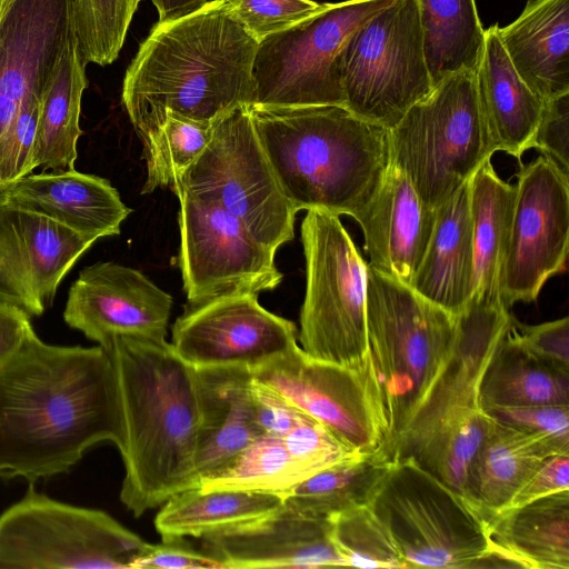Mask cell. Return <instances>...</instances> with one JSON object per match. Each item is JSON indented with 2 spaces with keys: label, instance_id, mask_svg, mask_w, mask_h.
I'll use <instances>...</instances> for the list:
<instances>
[{
  "label": "cell",
  "instance_id": "obj_1",
  "mask_svg": "<svg viewBox=\"0 0 569 569\" xmlns=\"http://www.w3.org/2000/svg\"><path fill=\"white\" fill-rule=\"evenodd\" d=\"M103 441L123 445L109 353L49 345L32 328L0 365V476L33 483L69 471Z\"/></svg>",
  "mask_w": 569,
  "mask_h": 569
},
{
  "label": "cell",
  "instance_id": "obj_2",
  "mask_svg": "<svg viewBox=\"0 0 569 569\" xmlns=\"http://www.w3.org/2000/svg\"><path fill=\"white\" fill-rule=\"evenodd\" d=\"M258 44L224 0L153 24L122 86L123 106L142 143L168 111L212 122L236 107L254 104Z\"/></svg>",
  "mask_w": 569,
  "mask_h": 569
},
{
  "label": "cell",
  "instance_id": "obj_3",
  "mask_svg": "<svg viewBox=\"0 0 569 569\" xmlns=\"http://www.w3.org/2000/svg\"><path fill=\"white\" fill-rule=\"evenodd\" d=\"M104 349L113 363L123 422L120 500L140 517L200 487L194 368L167 341L117 336Z\"/></svg>",
  "mask_w": 569,
  "mask_h": 569
},
{
  "label": "cell",
  "instance_id": "obj_4",
  "mask_svg": "<svg viewBox=\"0 0 569 569\" xmlns=\"http://www.w3.org/2000/svg\"><path fill=\"white\" fill-rule=\"evenodd\" d=\"M251 121L284 197L296 209L353 219L390 162L388 129L343 106H249Z\"/></svg>",
  "mask_w": 569,
  "mask_h": 569
},
{
  "label": "cell",
  "instance_id": "obj_5",
  "mask_svg": "<svg viewBox=\"0 0 569 569\" xmlns=\"http://www.w3.org/2000/svg\"><path fill=\"white\" fill-rule=\"evenodd\" d=\"M368 352L387 421V451L449 361L457 316L410 286L367 268Z\"/></svg>",
  "mask_w": 569,
  "mask_h": 569
},
{
  "label": "cell",
  "instance_id": "obj_6",
  "mask_svg": "<svg viewBox=\"0 0 569 569\" xmlns=\"http://www.w3.org/2000/svg\"><path fill=\"white\" fill-rule=\"evenodd\" d=\"M388 136L390 162L433 210L496 152L480 112L473 70L450 73L435 83L388 129Z\"/></svg>",
  "mask_w": 569,
  "mask_h": 569
},
{
  "label": "cell",
  "instance_id": "obj_7",
  "mask_svg": "<svg viewBox=\"0 0 569 569\" xmlns=\"http://www.w3.org/2000/svg\"><path fill=\"white\" fill-rule=\"evenodd\" d=\"M368 507L407 568H471L491 553L485 521L411 458L393 459Z\"/></svg>",
  "mask_w": 569,
  "mask_h": 569
},
{
  "label": "cell",
  "instance_id": "obj_8",
  "mask_svg": "<svg viewBox=\"0 0 569 569\" xmlns=\"http://www.w3.org/2000/svg\"><path fill=\"white\" fill-rule=\"evenodd\" d=\"M306 293L300 348L311 358L353 365L368 356L367 268L339 216L308 210L301 223Z\"/></svg>",
  "mask_w": 569,
  "mask_h": 569
},
{
  "label": "cell",
  "instance_id": "obj_9",
  "mask_svg": "<svg viewBox=\"0 0 569 569\" xmlns=\"http://www.w3.org/2000/svg\"><path fill=\"white\" fill-rule=\"evenodd\" d=\"M171 186L223 208L274 252L293 238L297 211L273 174L249 106L236 107L212 121L208 143Z\"/></svg>",
  "mask_w": 569,
  "mask_h": 569
},
{
  "label": "cell",
  "instance_id": "obj_10",
  "mask_svg": "<svg viewBox=\"0 0 569 569\" xmlns=\"http://www.w3.org/2000/svg\"><path fill=\"white\" fill-rule=\"evenodd\" d=\"M338 71L345 107L393 127L433 87L417 0H395L359 26L339 53Z\"/></svg>",
  "mask_w": 569,
  "mask_h": 569
},
{
  "label": "cell",
  "instance_id": "obj_11",
  "mask_svg": "<svg viewBox=\"0 0 569 569\" xmlns=\"http://www.w3.org/2000/svg\"><path fill=\"white\" fill-rule=\"evenodd\" d=\"M149 542L109 513L38 492L0 515V568L132 569Z\"/></svg>",
  "mask_w": 569,
  "mask_h": 569
},
{
  "label": "cell",
  "instance_id": "obj_12",
  "mask_svg": "<svg viewBox=\"0 0 569 569\" xmlns=\"http://www.w3.org/2000/svg\"><path fill=\"white\" fill-rule=\"evenodd\" d=\"M393 1L323 3L310 18L259 42L252 68L254 104L345 107L339 53L359 26Z\"/></svg>",
  "mask_w": 569,
  "mask_h": 569
},
{
  "label": "cell",
  "instance_id": "obj_13",
  "mask_svg": "<svg viewBox=\"0 0 569 569\" xmlns=\"http://www.w3.org/2000/svg\"><path fill=\"white\" fill-rule=\"evenodd\" d=\"M251 372L350 449L371 453L385 446L387 421L369 353L357 363L337 365L311 358L297 345Z\"/></svg>",
  "mask_w": 569,
  "mask_h": 569
},
{
  "label": "cell",
  "instance_id": "obj_14",
  "mask_svg": "<svg viewBox=\"0 0 569 569\" xmlns=\"http://www.w3.org/2000/svg\"><path fill=\"white\" fill-rule=\"evenodd\" d=\"M174 192L180 202L178 263L189 305L231 293L259 295L281 282L276 252L239 219L214 203Z\"/></svg>",
  "mask_w": 569,
  "mask_h": 569
},
{
  "label": "cell",
  "instance_id": "obj_15",
  "mask_svg": "<svg viewBox=\"0 0 569 569\" xmlns=\"http://www.w3.org/2000/svg\"><path fill=\"white\" fill-rule=\"evenodd\" d=\"M500 300L510 309L536 301L545 283L566 270L569 247V173L539 156L517 174Z\"/></svg>",
  "mask_w": 569,
  "mask_h": 569
},
{
  "label": "cell",
  "instance_id": "obj_16",
  "mask_svg": "<svg viewBox=\"0 0 569 569\" xmlns=\"http://www.w3.org/2000/svg\"><path fill=\"white\" fill-rule=\"evenodd\" d=\"M295 323L266 310L258 295L231 293L187 305L172 327L171 346L193 368L254 369L297 346Z\"/></svg>",
  "mask_w": 569,
  "mask_h": 569
},
{
  "label": "cell",
  "instance_id": "obj_17",
  "mask_svg": "<svg viewBox=\"0 0 569 569\" xmlns=\"http://www.w3.org/2000/svg\"><path fill=\"white\" fill-rule=\"evenodd\" d=\"M457 320L451 357L402 432L383 453L389 461L413 458L447 426L480 407L481 375L508 330L511 315L502 303L471 299Z\"/></svg>",
  "mask_w": 569,
  "mask_h": 569
},
{
  "label": "cell",
  "instance_id": "obj_18",
  "mask_svg": "<svg viewBox=\"0 0 569 569\" xmlns=\"http://www.w3.org/2000/svg\"><path fill=\"white\" fill-rule=\"evenodd\" d=\"M96 242L0 200V303L41 316L77 260Z\"/></svg>",
  "mask_w": 569,
  "mask_h": 569
},
{
  "label": "cell",
  "instance_id": "obj_19",
  "mask_svg": "<svg viewBox=\"0 0 569 569\" xmlns=\"http://www.w3.org/2000/svg\"><path fill=\"white\" fill-rule=\"evenodd\" d=\"M172 297L141 271L116 262L83 268L71 284L63 319L106 347L117 336L166 341Z\"/></svg>",
  "mask_w": 569,
  "mask_h": 569
},
{
  "label": "cell",
  "instance_id": "obj_20",
  "mask_svg": "<svg viewBox=\"0 0 569 569\" xmlns=\"http://www.w3.org/2000/svg\"><path fill=\"white\" fill-rule=\"evenodd\" d=\"M74 31V0H16L0 26V132L43 96Z\"/></svg>",
  "mask_w": 569,
  "mask_h": 569
},
{
  "label": "cell",
  "instance_id": "obj_21",
  "mask_svg": "<svg viewBox=\"0 0 569 569\" xmlns=\"http://www.w3.org/2000/svg\"><path fill=\"white\" fill-rule=\"evenodd\" d=\"M201 549L223 569L346 567L328 518L283 503L259 518L208 533Z\"/></svg>",
  "mask_w": 569,
  "mask_h": 569
},
{
  "label": "cell",
  "instance_id": "obj_22",
  "mask_svg": "<svg viewBox=\"0 0 569 569\" xmlns=\"http://www.w3.org/2000/svg\"><path fill=\"white\" fill-rule=\"evenodd\" d=\"M355 220L363 234L368 266L411 286L432 233L436 210L421 201L393 163L389 162L377 191Z\"/></svg>",
  "mask_w": 569,
  "mask_h": 569
},
{
  "label": "cell",
  "instance_id": "obj_23",
  "mask_svg": "<svg viewBox=\"0 0 569 569\" xmlns=\"http://www.w3.org/2000/svg\"><path fill=\"white\" fill-rule=\"evenodd\" d=\"M0 200L96 241L119 234L131 212L107 179L74 168L24 176L0 188Z\"/></svg>",
  "mask_w": 569,
  "mask_h": 569
},
{
  "label": "cell",
  "instance_id": "obj_24",
  "mask_svg": "<svg viewBox=\"0 0 569 569\" xmlns=\"http://www.w3.org/2000/svg\"><path fill=\"white\" fill-rule=\"evenodd\" d=\"M199 408L196 468L200 483L227 467L262 433L257 425L251 369L194 368Z\"/></svg>",
  "mask_w": 569,
  "mask_h": 569
},
{
  "label": "cell",
  "instance_id": "obj_25",
  "mask_svg": "<svg viewBox=\"0 0 569 569\" xmlns=\"http://www.w3.org/2000/svg\"><path fill=\"white\" fill-rule=\"evenodd\" d=\"M476 90L483 123L495 151L516 158L533 148L543 110L541 100L520 78L498 34V24L485 29L475 68Z\"/></svg>",
  "mask_w": 569,
  "mask_h": 569
},
{
  "label": "cell",
  "instance_id": "obj_26",
  "mask_svg": "<svg viewBox=\"0 0 569 569\" xmlns=\"http://www.w3.org/2000/svg\"><path fill=\"white\" fill-rule=\"evenodd\" d=\"M498 34L512 66L543 101L569 93V0H528Z\"/></svg>",
  "mask_w": 569,
  "mask_h": 569
},
{
  "label": "cell",
  "instance_id": "obj_27",
  "mask_svg": "<svg viewBox=\"0 0 569 569\" xmlns=\"http://www.w3.org/2000/svg\"><path fill=\"white\" fill-rule=\"evenodd\" d=\"M473 279V231L468 181L436 210L432 233L410 287L457 316L471 299Z\"/></svg>",
  "mask_w": 569,
  "mask_h": 569
},
{
  "label": "cell",
  "instance_id": "obj_28",
  "mask_svg": "<svg viewBox=\"0 0 569 569\" xmlns=\"http://www.w3.org/2000/svg\"><path fill=\"white\" fill-rule=\"evenodd\" d=\"M491 553L487 559L535 569H569V489L519 507L486 522Z\"/></svg>",
  "mask_w": 569,
  "mask_h": 569
},
{
  "label": "cell",
  "instance_id": "obj_29",
  "mask_svg": "<svg viewBox=\"0 0 569 569\" xmlns=\"http://www.w3.org/2000/svg\"><path fill=\"white\" fill-rule=\"evenodd\" d=\"M551 455L556 453L541 441L491 419L462 498L486 522L508 508L523 482Z\"/></svg>",
  "mask_w": 569,
  "mask_h": 569
},
{
  "label": "cell",
  "instance_id": "obj_30",
  "mask_svg": "<svg viewBox=\"0 0 569 569\" xmlns=\"http://www.w3.org/2000/svg\"><path fill=\"white\" fill-rule=\"evenodd\" d=\"M88 63L74 31L42 96L33 147L34 169H73L77 142L82 134L81 100L88 84Z\"/></svg>",
  "mask_w": 569,
  "mask_h": 569
},
{
  "label": "cell",
  "instance_id": "obj_31",
  "mask_svg": "<svg viewBox=\"0 0 569 569\" xmlns=\"http://www.w3.org/2000/svg\"><path fill=\"white\" fill-rule=\"evenodd\" d=\"M515 197L516 184L498 176L491 159L486 160L469 180L475 253L471 299L502 303L500 279L509 244Z\"/></svg>",
  "mask_w": 569,
  "mask_h": 569
},
{
  "label": "cell",
  "instance_id": "obj_32",
  "mask_svg": "<svg viewBox=\"0 0 569 569\" xmlns=\"http://www.w3.org/2000/svg\"><path fill=\"white\" fill-rule=\"evenodd\" d=\"M478 403L481 409L569 406V371L530 355L508 328L481 375Z\"/></svg>",
  "mask_w": 569,
  "mask_h": 569
},
{
  "label": "cell",
  "instance_id": "obj_33",
  "mask_svg": "<svg viewBox=\"0 0 569 569\" xmlns=\"http://www.w3.org/2000/svg\"><path fill=\"white\" fill-rule=\"evenodd\" d=\"M283 503L277 495L239 490L178 492L164 501L154 518L161 539L203 536L264 516Z\"/></svg>",
  "mask_w": 569,
  "mask_h": 569
},
{
  "label": "cell",
  "instance_id": "obj_34",
  "mask_svg": "<svg viewBox=\"0 0 569 569\" xmlns=\"http://www.w3.org/2000/svg\"><path fill=\"white\" fill-rule=\"evenodd\" d=\"M432 83L475 70L485 37L475 0H417Z\"/></svg>",
  "mask_w": 569,
  "mask_h": 569
},
{
  "label": "cell",
  "instance_id": "obj_35",
  "mask_svg": "<svg viewBox=\"0 0 569 569\" xmlns=\"http://www.w3.org/2000/svg\"><path fill=\"white\" fill-rule=\"evenodd\" d=\"M389 463L380 452L358 453L307 478L283 501L302 513L328 519L368 506Z\"/></svg>",
  "mask_w": 569,
  "mask_h": 569
},
{
  "label": "cell",
  "instance_id": "obj_36",
  "mask_svg": "<svg viewBox=\"0 0 569 569\" xmlns=\"http://www.w3.org/2000/svg\"><path fill=\"white\" fill-rule=\"evenodd\" d=\"M309 478L290 455L282 437L261 435L227 467L201 481L202 492L239 490L284 498Z\"/></svg>",
  "mask_w": 569,
  "mask_h": 569
},
{
  "label": "cell",
  "instance_id": "obj_37",
  "mask_svg": "<svg viewBox=\"0 0 569 569\" xmlns=\"http://www.w3.org/2000/svg\"><path fill=\"white\" fill-rule=\"evenodd\" d=\"M211 127L212 122L168 111L143 143L147 178L142 193L172 184L201 153L210 139Z\"/></svg>",
  "mask_w": 569,
  "mask_h": 569
},
{
  "label": "cell",
  "instance_id": "obj_38",
  "mask_svg": "<svg viewBox=\"0 0 569 569\" xmlns=\"http://www.w3.org/2000/svg\"><path fill=\"white\" fill-rule=\"evenodd\" d=\"M490 421L477 407L447 426L411 459L462 497Z\"/></svg>",
  "mask_w": 569,
  "mask_h": 569
},
{
  "label": "cell",
  "instance_id": "obj_39",
  "mask_svg": "<svg viewBox=\"0 0 569 569\" xmlns=\"http://www.w3.org/2000/svg\"><path fill=\"white\" fill-rule=\"evenodd\" d=\"M143 0H74L79 46L88 62L104 67L118 58Z\"/></svg>",
  "mask_w": 569,
  "mask_h": 569
},
{
  "label": "cell",
  "instance_id": "obj_40",
  "mask_svg": "<svg viewBox=\"0 0 569 569\" xmlns=\"http://www.w3.org/2000/svg\"><path fill=\"white\" fill-rule=\"evenodd\" d=\"M332 542L346 567L407 568L385 527L368 506L330 518Z\"/></svg>",
  "mask_w": 569,
  "mask_h": 569
},
{
  "label": "cell",
  "instance_id": "obj_41",
  "mask_svg": "<svg viewBox=\"0 0 569 569\" xmlns=\"http://www.w3.org/2000/svg\"><path fill=\"white\" fill-rule=\"evenodd\" d=\"M42 96L24 101L0 132V188L30 174Z\"/></svg>",
  "mask_w": 569,
  "mask_h": 569
},
{
  "label": "cell",
  "instance_id": "obj_42",
  "mask_svg": "<svg viewBox=\"0 0 569 569\" xmlns=\"http://www.w3.org/2000/svg\"><path fill=\"white\" fill-rule=\"evenodd\" d=\"M236 18L258 42L288 30L318 12L312 0H224Z\"/></svg>",
  "mask_w": 569,
  "mask_h": 569
},
{
  "label": "cell",
  "instance_id": "obj_43",
  "mask_svg": "<svg viewBox=\"0 0 569 569\" xmlns=\"http://www.w3.org/2000/svg\"><path fill=\"white\" fill-rule=\"evenodd\" d=\"M482 410L495 421L541 441L555 453H569V406L540 405Z\"/></svg>",
  "mask_w": 569,
  "mask_h": 569
},
{
  "label": "cell",
  "instance_id": "obj_44",
  "mask_svg": "<svg viewBox=\"0 0 569 569\" xmlns=\"http://www.w3.org/2000/svg\"><path fill=\"white\" fill-rule=\"evenodd\" d=\"M282 439L290 455L309 477L361 453L350 449L325 425L306 413Z\"/></svg>",
  "mask_w": 569,
  "mask_h": 569
},
{
  "label": "cell",
  "instance_id": "obj_45",
  "mask_svg": "<svg viewBox=\"0 0 569 569\" xmlns=\"http://www.w3.org/2000/svg\"><path fill=\"white\" fill-rule=\"evenodd\" d=\"M509 330L517 341L537 359L569 371V318L538 325H525L511 316Z\"/></svg>",
  "mask_w": 569,
  "mask_h": 569
},
{
  "label": "cell",
  "instance_id": "obj_46",
  "mask_svg": "<svg viewBox=\"0 0 569 569\" xmlns=\"http://www.w3.org/2000/svg\"><path fill=\"white\" fill-rule=\"evenodd\" d=\"M533 148L569 173V93L545 101Z\"/></svg>",
  "mask_w": 569,
  "mask_h": 569
},
{
  "label": "cell",
  "instance_id": "obj_47",
  "mask_svg": "<svg viewBox=\"0 0 569 569\" xmlns=\"http://www.w3.org/2000/svg\"><path fill=\"white\" fill-rule=\"evenodd\" d=\"M161 540V543H148L132 569H223L219 561L194 548L186 538Z\"/></svg>",
  "mask_w": 569,
  "mask_h": 569
},
{
  "label": "cell",
  "instance_id": "obj_48",
  "mask_svg": "<svg viewBox=\"0 0 569 569\" xmlns=\"http://www.w3.org/2000/svg\"><path fill=\"white\" fill-rule=\"evenodd\" d=\"M251 396L256 421L262 435L283 437L305 415L274 390L254 379Z\"/></svg>",
  "mask_w": 569,
  "mask_h": 569
},
{
  "label": "cell",
  "instance_id": "obj_49",
  "mask_svg": "<svg viewBox=\"0 0 569 569\" xmlns=\"http://www.w3.org/2000/svg\"><path fill=\"white\" fill-rule=\"evenodd\" d=\"M569 489V453H556L542 460L513 496L508 508Z\"/></svg>",
  "mask_w": 569,
  "mask_h": 569
},
{
  "label": "cell",
  "instance_id": "obj_50",
  "mask_svg": "<svg viewBox=\"0 0 569 569\" xmlns=\"http://www.w3.org/2000/svg\"><path fill=\"white\" fill-rule=\"evenodd\" d=\"M30 319L24 312L0 303V365L17 350L32 329Z\"/></svg>",
  "mask_w": 569,
  "mask_h": 569
},
{
  "label": "cell",
  "instance_id": "obj_51",
  "mask_svg": "<svg viewBox=\"0 0 569 569\" xmlns=\"http://www.w3.org/2000/svg\"><path fill=\"white\" fill-rule=\"evenodd\" d=\"M209 0H151L160 22L171 21L201 9Z\"/></svg>",
  "mask_w": 569,
  "mask_h": 569
},
{
  "label": "cell",
  "instance_id": "obj_52",
  "mask_svg": "<svg viewBox=\"0 0 569 569\" xmlns=\"http://www.w3.org/2000/svg\"><path fill=\"white\" fill-rule=\"evenodd\" d=\"M16 0H0V26L9 13Z\"/></svg>",
  "mask_w": 569,
  "mask_h": 569
}]
</instances>
